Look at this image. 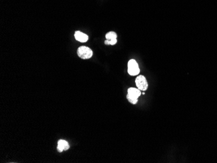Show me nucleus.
Returning a JSON list of instances; mask_svg holds the SVG:
<instances>
[{
	"label": "nucleus",
	"mask_w": 217,
	"mask_h": 163,
	"mask_svg": "<svg viewBox=\"0 0 217 163\" xmlns=\"http://www.w3.org/2000/svg\"><path fill=\"white\" fill-rule=\"evenodd\" d=\"M74 37L76 40L80 42H83V43L84 42H87V40H89L88 35H86V34L82 33L81 31H79L75 32Z\"/></svg>",
	"instance_id": "20e7f679"
},
{
	"label": "nucleus",
	"mask_w": 217,
	"mask_h": 163,
	"mask_svg": "<svg viewBox=\"0 0 217 163\" xmlns=\"http://www.w3.org/2000/svg\"><path fill=\"white\" fill-rule=\"evenodd\" d=\"M139 88H129L128 90V94L130 96L135 97L136 98H139V97L141 95V92Z\"/></svg>",
	"instance_id": "0eeeda50"
},
{
	"label": "nucleus",
	"mask_w": 217,
	"mask_h": 163,
	"mask_svg": "<svg viewBox=\"0 0 217 163\" xmlns=\"http://www.w3.org/2000/svg\"><path fill=\"white\" fill-rule=\"evenodd\" d=\"M127 99L130 103L134 104V105L136 104L138 102V98H135V97L130 96L128 94H127Z\"/></svg>",
	"instance_id": "6e6552de"
},
{
	"label": "nucleus",
	"mask_w": 217,
	"mask_h": 163,
	"mask_svg": "<svg viewBox=\"0 0 217 163\" xmlns=\"http://www.w3.org/2000/svg\"><path fill=\"white\" fill-rule=\"evenodd\" d=\"M128 72L130 76H137L140 73L139 64L135 59H131L128 64Z\"/></svg>",
	"instance_id": "f03ea898"
},
{
	"label": "nucleus",
	"mask_w": 217,
	"mask_h": 163,
	"mask_svg": "<svg viewBox=\"0 0 217 163\" xmlns=\"http://www.w3.org/2000/svg\"><path fill=\"white\" fill-rule=\"evenodd\" d=\"M69 147H70V146L68 144V142L64 141V140H59L58 142L57 147L59 152H62V151L68 150Z\"/></svg>",
	"instance_id": "423d86ee"
},
{
	"label": "nucleus",
	"mask_w": 217,
	"mask_h": 163,
	"mask_svg": "<svg viewBox=\"0 0 217 163\" xmlns=\"http://www.w3.org/2000/svg\"><path fill=\"white\" fill-rule=\"evenodd\" d=\"M135 83L137 88L139 89L140 90H146L148 87V84L146 81V77L143 76H138L136 79H135Z\"/></svg>",
	"instance_id": "7ed1b4c3"
},
{
	"label": "nucleus",
	"mask_w": 217,
	"mask_h": 163,
	"mask_svg": "<svg viewBox=\"0 0 217 163\" xmlns=\"http://www.w3.org/2000/svg\"><path fill=\"white\" fill-rule=\"evenodd\" d=\"M105 44H106V45H110L109 41L108 40H106L105 41Z\"/></svg>",
	"instance_id": "1a4fd4ad"
},
{
	"label": "nucleus",
	"mask_w": 217,
	"mask_h": 163,
	"mask_svg": "<svg viewBox=\"0 0 217 163\" xmlns=\"http://www.w3.org/2000/svg\"><path fill=\"white\" fill-rule=\"evenodd\" d=\"M106 39L110 42V45H114L117 42V34L115 32L110 31L107 33L105 35Z\"/></svg>",
	"instance_id": "39448f33"
},
{
	"label": "nucleus",
	"mask_w": 217,
	"mask_h": 163,
	"mask_svg": "<svg viewBox=\"0 0 217 163\" xmlns=\"http://www.w3.org/2000/svg\"><path fill=\"white\" fill-rule=\"evenodd\" d=\"M77 55L83 59H89L93 55L92 49L86 46H81L77 49Z\"/></svg>",
	"instance_id": "f257e3e1"
}]
</instances>
